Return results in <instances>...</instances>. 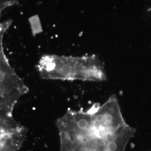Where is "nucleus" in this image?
Masks as SVG:
<instances>
[{
    "mask_svg": "<svg viewBox=\"0 0 151 151\" xmlns=\"http://www.w3.org/2000/svg\"><path fill=\"white\" fill-rule=\"evenodd\" d=\"M56 125L60 151H125L136 132L125 121L115 95L86 111L69 109Z\"/></svg>",
    "mask_w": 151,
    "mask_h": 151,
    "instance_id": "nucleus-1",
    "label": "nucleus"
},
{
    "mask_svg": "<svg viewBox=\"0 0 151 151\" xmlns=\"http://www.w3.org/2000/svg\"><path fill=\"white\" fill-rule=\"evenodd\" d=\"M37 68L44 79L102 81L107 79L104 65L95 55L68 56L47 54L40 58Z\"/></svg>",
    "mask_w": 151,
    "mask_h": 151,
    "instance_id": "nucleus-2",
    "label": "nucleus"
},
{
    "mask_svg": "<svg viewBox=\"0 0 151 151\" xmlns=\"http://www.w3.org/2000/svg\"><path fill=\"white\" fill-rule=\"evenodd\" d=\"M27 131L11 115H5L0 121V151H18L22 146Z\"/></svg>",
    "mask_w": 151,
    "mask_h": 151,
    "instance_id": "nucleus-3",
    "label": "nucleus"
}]
</instances>
